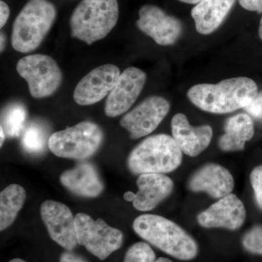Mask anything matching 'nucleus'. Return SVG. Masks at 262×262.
I'll list each match as a JSON object with an SVG mask.
<instances>
[{
	"mask_svg": "<svg viewBox=\"0 0 262 262\" xmlns=\"http://www.w3.org/2000/svg\"><path fill=\"white\" fill-rule=\"evenodd\" d=\"M10 15V8L5 2H0V27L3 28L8 21Z\"/></svg>",
	"mask_w": 262,
	"mask_h": 262,
	"instance_id": "c756f323",
	"label": "nucleus"
},
{
	"mask_svg": "<svg viewBox=\"0 0 262 262\" xmlns=\"http://www.w3.org/2000/svg\"><path fill=\"white\" fill-rule=\"evenodd\" d=\"M258 35L261 38L262 40V17L261 20H260L259 28H258Z\"/></svg>",
	"mask_w": 262,
	"mask_h": 262,
	"instance_id": "c9c22d12",
	"label": "nucleus"
},
{
	"mask_svg": "<svg viewBox=\"0 0 262 262\" xmlns=\"http://www.w3.org/2000/svg\"><path fill=\"white\" fill-rule=\"evenodd\" d=\"M236 0H202L192 8L191 15L196 30L201 34H211L222 25Z\"/></svg>",
	"mask_w": 262,
	"mask_h": 262,
	"instance_id": "6ab92c4d",
	"label": "nucleus"
},
{
	"mask_svg": "<svg viewBox=\"0 0 262 262\" xmlns=\"http://www.w3.org/2000/svg\"><path fill=\"white\" fill-rule=\"evenodd\" d=\"M172 137L179 149L187 156H198L209 146L213 129L208 125L192 126L187 116L178 113L171 120Z\"/></svg>",
	"mask_w": 262,
	"mask_h": 262,
	"instance_id": "2eb2a0df",
	"label": "nucleus"
},
{
	"mask_svg": "<svg viewBox=\"0 0 262 262\" xmlns=\"http://www.w3.org/2000/svg\"><path fill=\"white\" fill-rule=\"evenodd\" d=\"M120 76V69L117 66H100L78 82L74 91V100L81 106L99 102L113 91Z\"/></svg>",
	"mask_w": 262,
	"mask_h": 262,
	"instance_id": "ddd939ff",
	"label": "nucleus"
},
{
	"mask_svg": "<svg viewBox=\"0 0 262 262\" xmlns=\"http://www.w3.org/2000/svg\"><path fill=\"white\" fill-rule=\"evenodd\" d=\"M27 112L25 106L20 103L10 106L5 113L4 125L7 135L18 137L24 130Z\"/></svg>",
	"mask_w": 262,
	"mask_h": 262,
	"instance_id": "4be33fe9",
	"label": "nucleus"
},
{
	"mask_svg": "<svg viewBox=\"0 0 262 262\" xmlns=\"http://www.w3.org/2000/svg\"><path fill=\"white\" fill-rule=\"evenodd\" d=\"M258 86L252 79L233 77L217 84H198L187 92V97L203 111L227 114L248 106L258 94Z\"/></svg>",
	"mask_w": 262,
	"mask_h": 262,
	"instance_id": "f257e3e1",
	"label": "nucleus"
},
{
	"mask_svg": "<svg viewBox=\"0 0 262 262\" xmlns=\"http://www.w3.org/2000/svg\"><path fill=\"white\" fill-rule=\"evenodd\" d=\"M243 246L253 254L262 255V226H255L244 234Z\"/></svg>",
	"mask_w": 262,
	"mask_h": 262,
	"instance_id": "393cba45",
	"label": "nucleus"
},
{
	"mask_svg": "<svg viewBox=\"0 0 262 262\" xmlns=\"http://www.w3.org/2000/svg\"><path fill=\"white\" fill-rule=\"evenodd\" d=\"M21 145L24 150L30 154H39L46 146V134L44 129L38 124L29 125L24 130Z\"/></svg>",
	"mask_w": 262,
	"mask_h": 262,
	"instance_id": "5701e85b",
	"label": "nucleus"
},
{
	"mask_svg": "<svg viewBox=\"0 0 262 262\" xmlns=\"http://www.w3.org/2000/svg\"><path fill=\"white\" fill-rule=\"evenodd\" d=\"M133 228L139 237L172 257L190 261L198 254L195 239L175 222L158 215L137 217Z\"/></svg>",
	"mask_w": 262,
	"mask_h": 262,
	"instance_id": "f03ea898",
	"label": "nucleus"
},
{
	"mask_svg": "<svg viewBox=\"0 0 262 262\" xmlns=\"http://www.w3.org/2000/svg\"><path fill=\"white\" fill-rule=\"evenodd\" d=\"M155 262H174L168 258L160 257L158 258Z\"/></svg>",
	"mask_w": 262,
	"mask_h": 262,
	"instance_id": "f704fd0d",
	"label": "nucleus"
},
{
	"mask_svg": "<svg viewBox=\"0 0 262 262\" xmlns=\"http://www.w3.org/2000/svg\"><path fill=\"white\" fill-rule=\"evenodd\" d=\"M182 151L172 136L158 134L141 141L127 159L129 170L134 174L170 173L180 166Z\"/></svg>",
	"mask_w": 262,
	"mask_h": 262,
	"instance_id": "39448f33",
	"label": "nucleus"
},
{
	"mask_svg": "<svg viewBox=\"0 0 262 262\" xmlns=\"http://www.w3.org/2000/svg\"><path fill=\"white\" fill-rule=\"evenodd\" d=\"M118 18L117 0H82L71 15V34L91 45L106 37Z\"/></svg>",
	"mask_w": 262,
	"mask_h": 262,
	"instance_id": "20e7f679",
	"label": "nucleus"
},
{
	"mask_svg": "<svg viewBox=\"0 0 262 262\" xmlns=\"http://www.w3.org/2000/svg\"><path fill=\"white\" fill-rule=\"evenodd\" d=\"M139 16L136 21L138 28L160 46H172L182 36L181 20L167 14L159 7L144 5L139 10Z\"/></svg>",
	"mask_w": 262,
	"mask_h": 262,
	"instance_id": "9d476101",
	"label": "nucleus"
},
{
	"mask_svg": "<svg viewBox=\"0 0 262 262\" xmlns=\"http://www.w3.org/2000/svg\"><path fill=\"white\" fill-rule=\"evenodd\" d=\"M233 177L225 167L207 164L193 174L188 183L192 192H206L211 198L221 199L233 190Z\"/></svg>",
	"mask_w": 262,
	"mask_h": 262,
	"instance_id": "dca6fc26",
	"label": "nucleus"
},
{
	"mask_svg": "<svg viewBox=\"0 0 262 262\" xmlns=\"http://www.w3.org/2000/svg\"><path fill=\"white\" fill-rule=\"evenodd\" d=\"M26 190L18 184H10L0 194V230L13 223L26 201Z\"/></svg>",
	"mask_w": 262,
	"mask_h": 262,
	"instance_id": "412c9836",
	"label": "nucleus"
},
{
	"mask_svg": "<svg viewBox=\"0 0 262 262\" xmlns=\"http://www.w3.org/2000/svg\"><path fill=\"white\" fill-rule=\"evenodd\" d=\"M146 80V73L140 69L132 67L124 70L106 98V116L116 117L130 110L140 96Z\"/></svg>",
	"mask_w": 262,
	"mask_h": 262,
	"instance_id": "9b49d317",
	"label": "nucleus"
},
{
	"mask_svg": "<svg viewBox=\"0 0 262 262\" xmlns=\"http://www.w3.org/2000/svg\"><path fill=\"white\" fill-rule=\"evenodd\" d=\"M9 262H27L24 261L23 259H20V258H13V259L10 260Z\"/></svg>",
	"mask_w": 262,
	"mask_h": 262,
	"instance_id": "e433bc0d",
	"label": "nucleus"
},
{
	"mask_svg": "<svg viewBox=\"0 0 262 262\" xmlns=\"http://www.w3.org/2000/svg\"><path fill=\"white\" fill-rule=\"evenodd\" d=\"M59 262H89L80 255L72 252V251H66L60 256Z\"/></svg>",
	"mask_w": 262,
	"mask_h": 262,
	"instance_id": "c85d7f7f",
	"label": "nucleus"
},
{
	"mask_svg": "<svg viewBox=\"0 0 262 262\" xmlns=\"http://www.w3.org/2000/svg\"><path fill=\"white\" fill-rule=\"evenodd\" d=\"M0 46H1V52H3L5 47V37L3 33H1V45Z\"/></svg>",
	"mask_w": 262,
	"mask_h": 262,
	"instance_id": "473e14b6",
	"label": "nucleus"
},
{
	"mask_svg": "<svg viewBox=\"0 0 262 262\" xmlns=\"http://www.w3.org/2000/svg\"><path fill=\"white\" fill-rule=\"evenodd\" d=\"M55 5L48 0H29L13 23L11 43L22 53L35 51L51 30L56 18Z\"/></svg>",
	"mask_w": 262,
	"mask_h": 262,
	"instance_id": "7ed1b4c3",
	"label": "nucleus"
},
{
	"mask_svg": "<svg viewBox=\"0 0 262 262\" xmlns=\"http://www.w3.org/2000/svg\"><path fill=\"white\" fill-rule=\"evenodd\" d=\"M134 198H135V193L132 192H127L124 194V200L127 202L134 201Z\"/></svg>",
	"mask_w": 262,
	"mask_h": 262,
	"instance_id": "7c9ffc66",
	"label": "nucleus"
},
{
	"mask_svg": "<svg viewBox=\"0 0 262 262\" xmlns=\"http://www.w3.org/2000/svg\"><path fill=\"white\" fill-rule=\"evenodd\" d=\"M40 213L51 239L66 251H73L78 242L75 217L70 208L58 202L46 201L41 206Z\"/></svg>",
	"mask_w": 262,
	"mask_h": 262,
	"instance_id": "f8f14e48",
	"label": "nucleus"
},
{
	"mask_svg": "<svg viewBox=\"0 0 262 262\" xmlns=\"http://www.w3.org/2000/svg\"><path fill=\"white\" fill-rule=\"evenodd\" d=\"M170 108V103L165 98L150 96L124 115L120 125L128 131L131 139H141L156 130Z\"/></svg>",
	"mask_w": 262,
	"mask_h": 262,
	"instance_id": "1a4fd4ad",
	"label": "nucleus"
},
{
	"mask_svg": "<svg viewBox=\"0 0 262 262\" xmlns=\"http://www.w3.org/2000/svg\"><path fill=\"white\" fill-rule=\"evenodd\" d=\"M250 182L257 206L262 210V165H258L253 169L250 175Z\"/></svg>",
	"mask_w": 262,
	"mask_h": 262,
	"instance_id": "a878e982",
	"label": "nucleus"
},
{
	"mask_svg": "<svg viewBox=\"0 0 262 262\" xmlns=\"http://www.w3.org/2000/svg\"><path fill=\"white\" fill-rule=\"evenodd\" d=\"M179 1L182 2V3H187V4L191 5H196L201 2L202 0H179Z\"/></svg>",
	"mask_w": 262,
	"mask_h": 262,
	"instance_id": "2f4dec72",
	"label": "nucleus"
},
{
	"mask_svg": "<svg viewBox=\"0 0 262 262\" xmlns=\"http://www.w3.org/2000/svg\"><path fill=\"white\" fill-rule=\"evenodd\" d=\"M254 135L252 119L246 114H239L226 122L225 134L219 139V147L224 151H241Z\"/></svg>",
	"mask_w": 262,
	"mask_h": 262,
	"instance_id": "aec40b11",
	"label": "nucleus"
},
{
	"mask_svg": "<svg viewBox=\"0 0 262 262\" xmlns=\"http://www.w3.org/2000/svg\"><path fill=\"white\" fill-rule=\"evenodd\" d=\"M138 192L133 201L138 211H149L166 199L173 189L170 177L159 173H144L136 181Z\"/></svg>",
	"mask_w": 262,
	"mask_h": 262,
	"instance_id": "f3484780",
	"label": "nucleus"
},
{
	"mask_svg": "<svg viewBox=\"0 0 262 262\" xmlns=\"http://www.w3.org/2000/svg\"><path fill=\"white\" fill-rule=\"evenodd\" d=\"M244 108L251 116L255 118L262 119V91L258 92L251 103Z\"/></svg>",
	"mask_w": 262,
	"mask_h": 262,
	"instance_id": "bb28decb",
	"label": "nucleus"
},
{
	"mask_svg": "<svg viewBox=\"0 0 262 262\" xmlns=\"http://www.w3.org/2000/svg\"><path fill=\"white\" fill-rule=\"evenodd\" d=\"M75 225L78 245L100 260L106 259L121 248V231L110 227L101 219L94 220L85 213H78L75 216Z\"/></svg>",
	"mask_w": 262,
	"mask_h": 262,
	"instance_id": "6e6552de",
	"label": "nucleus"
},
{
	"mask_svg": "<svg viewBox=\"0 0 262 262\" xmlns=\"http://www.w3.org/2000/svg\"><path fill=\"white\" fill-rule=\"evenodd\" d=\"M0 130H1V143H0V145L3 146V143H4L5 134L4 132V128H3V125H1V128H0Z\"/></svg>",
	"mask_w": 262,
	"mask_h": 262,
	"instance_id": "72a5a7b5",
	"label": "nucleus"
},
{
	"mask_svg": "<svg viewBox=\"0 0 262 262\" xmlns=\"http://www.w3.org/2000/svg\"><path fill=\"white\" fill-rule=\"evenodd\" d=\"M246 211L244 203L235 194L219 199L196 217L198 222L205 228H223L237 230L244 225Z\"/></svg>",
	"mask_w": 262,
	"mask_h": 262,
	"instance_id": "4468645a",
	"label": "nucleus"
},
{
	"mask_svg": "<svg viewBox=\"0 0 262 262\" xmlns=\"http://www.w3.org/2000/svg\"><path fill=\"white\" fill-rule=\"evenodd\" d=\"M239 5L248 11L262 13V0H239Z\"/></svg>",
	"mask_w": 262,
	"mask_h": 262,
	"instance_id": "cd10ccee",
	"label": "nucleus"
},
{
	"mask_svg": "<svg viewBox=\"0 0 262 262\" xmlns=\"http://www.w3.org/2000/svg\"><path fill=\"white\" fill-rule=\"evenodd\" d=\"M103 139L101 127L94 122L85 121L52 134L48 146L59 158L84 160L98 151Z\"/></svg>",
	"mask_w": 262,
	"mask_h": 262,
	"instance_id": "423d86ee",
	"label": "nucleus"
},
{
	"mask_svg": "<svg viewBox=\"0 0 262 262\" xmlns=\"http://www.w3.org/2000/svg\"><path fill=\"white\" fill-rule=\"evenodd\" d=\"M60 182L70 192L84 198H96L104 187L96 167L90 163H82L66 170L60 177Z\"/></svg>",
	"mask_w": 262,
	"mask_h": 262,
	"instance_id": "a211bd4d",
	"label": "nucleus"
},
{
	"mask_svg": "<svg viewBox=\"0 0 262 262\" xmlns=\"http://www.w3.org/2000/svg\"><path fill=\"white\" fill-rule=\"evenodd\" d=\"M19 75L27 81L31 96L48 97L56 93L62 82V72L52 57L33 54L23 57L16 65Z\"/></svg>",
	"mask_w": 262,
	"mask_h": 262,
	"instance_id": "0eeeda50",
	"label": "nucleus"
},
{
	"mask_svg": "<svg viewBox=\"0 0 262 262\" xmlns=\"http://www.w3.org/2000/svg\"><path fill=\"white\" fill-rule=\"evenodd\" d=\"M156 254L149 244L138 242L127 249L123 262H155Z\"/></svg>",
	"mask_w": 262,
	"mask_h": 262,
	"instance_id": "b1692460",
	"label": "nucleus"
}]
</instances>
